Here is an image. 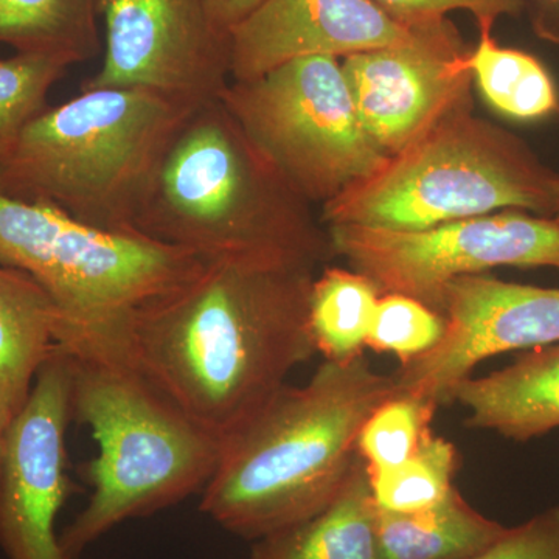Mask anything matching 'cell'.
Here are the masks:
<instances>
[{"mask_svg":"<svg viewBox=\"0 0 559 559\" xmlns=\"http://www.w3.org/2000/svg\"><path fill=\"white\" fill-rule=\"evenodd\" d=\"M444 330L447 319L421 301L401 294H382L366 347L392 353L403 366L436 347Z\"/></svg>","mask_w":559,"mask_h":559,"instance_id":"cell-25","label":"cell"},{"mask_svg":"<svg viewBox=\"0 0 559 559\" xmlns=\"http://www.w3.org/2000/svg\"><path fill=\"white\" fill-rule=\"evenodd\" d=\"M381 293L356 271L326 267L316 275L308 325L316 352L334 362L364 355Z\"/></svg>","mask_w":559,"mask_h":559,"instance_id":"cell-21","label":"cell"},{"mask_svg":"<svg viewBox=\"0 0 559 559\" xmlns=\"http://www.w3.org/2000/svg\"><path fill=\"white\" fill-rule=\"evenodd\" d=\"M193 109L145 91L81 90L25 128L0 160V193L134 234L157 162Z\"/></svg>","mask_w":559,"mask_h":559,"instance_id":"cell-5","label":"cell"},{"mask_svg":"<svg viewBox=\"0 0 559 559\" xmlns=\"http://www.w3.org/2000/svg\"><path fill=\"white\" fill-rule=\"evenodd\" d=\"M454 31L448 20L411 24L373 0H263L229 33L230 76L252 81L299 58L340 60Z\"/></svg>","mask_w":559,"mask_h":559,"instance_id":"cell-13","label":"cell"},{"mask_svg":"<svg viewBox=\"0 0 559 559\" xmlns=\"http://www.w3.org/2000/svg\"><path fill=\"white\" fill-rule=\"evenodd\" d=\"M395 395L392 374L366 356L323 360L304 385H283L221 441L200 510L242 539L259 540L319 513L358 462L366 419Z\"/></svg>","mask_w":559,"mask_h":559,"instance_id":"cell-2","label":"cell"},{"mask_svg":"<svg viewBox=\"0 0 559 559\" xmlns=\"http://www.w3.org/2000/svg\"><path fill=\"white\" fill-rule=\"evenodd\" d=\"M400 20L411 24H433L448 20L451 11L473 14L477 27L491 28L503 16L518 17L527 9L525 0H373Z\"/></svg>","mask_w":559,"mask_h":559,"instance_id":"cell-26","label":"cell"},{"mask_svg":"<svg viewBox=\"0 0 559 559\" xmlns=\"http://www.w3.org/2000/svg\"><path fill=\"white\" fill-rule=\"evenodd\" d=\"M221 102L310 204L325 205L389 159L360 124L337 58H299L230 81Z\"/></svg>","mask_w":559,"mask_h":559,"instance_id":"cell-8","label":"cell"},{"mask_svg":"<svg viewBox=\"0 0 559 559\" xmlns=\"http://www.w3.org/2000/svg\"><path fill=\"white\" fill-rule=\"evenodd\" d=\"M460 455L457 448L430 430L417 452L395 468L369 473L378 510L409 514L430 509L454 488Z\"/></svg>","mask_w":559,"mask_h":559,"instance_id":"cell-22","label":"cell"},{"mask_svg":"<svg viewBox=\"0 0 559 559\" xmlns=\"http://www.w3.org/2000/svg\"><path fill=\"white\" fill-rule=\"evenodd\" d=\"M471 559H559V506L507 528L496 543Z\"/></svg>","mask_w":559,"mask_h":559,"instance_id":"cell-27","label":"cell"},{"mask_svg":"<svg viewBox=\"0 0 559 559\" xmlns=\"http://www.w3.org/2000/svg\"><path fill=\"white\" fill-rule=\"evenodd\" d=\"M62 325L60 308L35 278L0 264V401L11 419L27 403Z\"/></svg>","mask_w":559,"mask_h":559,"instance_id":"cell-16","label":"cell"},{"mask_svg":"<svg viewBox=\"0 0 559 559\" xmlns=\"http://www.w3.org/2000/svg\"><path fill=\"white\" fill-rule=\"evenodd\" d=\"M72 419V366L57 345L3 440L0 549L9 559H70L57 520L72 489L66 473Z\"/></svg>","mask_w":559,"mask_h":559,"instance_id":"cell-12","label":"cell"},{"mask_svg":"<svg viewBox=\"0 0 559 559\" xmlns=\"http://www.w3.org/2000/svg\"><path fill=\"white\" fill-rule=\"evenodd\" d=\"M70 66L46 55L16 53L0 60V160L49 105L50 91Z\"/></svg>","mask_w":559,"mask_h":559,"instance_id":"cell-23","label":"cell"},{"mask_svg":"<svg viewBox=\"0 0 559 559\" xmlns=\"http://www.w3.org/2000/svg\"><path fill=\"white\" fill-rule=\"evenodd\" d=\"M105 55L81 90H132L200 108L229 86L230 36L202 0H103Z\"/></svg>","mask_w":559,"mask_h":559,"instance_id":"cell-10","label":"cell"},{"mask_svg":"<svg viewBox=\"0 0 559 559\" xmlns=\"http://www.w3.org/2000/svg\"><path fill=\"white\" fill-rule=\"evenodd\" d=\"M201 263L187 250L95 229L50 205L0 193V264L25 272L49 293L64 319L58 344H117L135 308Z\"/></svg>","mask_w":559,"mask_h":559,"instance_id":"cell-7","label":"cell"},{"mask_svg":"<svg viewBox=\"0 0 559 559\" xmlns=\"http://www.w3.org/2000/svg\"><path fill=\"white\" fill-rule=\"evenodd\" d=\"M555 219H557V221H558V223H559V213H558V215H557V216H555Z\"/></svg>","mask_w":559,"mask_h":559,"instance_id":"cell-31","label":"cell"},{"mask_svg":"<svg viewBox=\"0 0 559 559\" xmlns=\"http://www.w3.org/2000/svg\"><path fill=\"white\" fill-rule=\"evenodd\" d=\"M205 10L224 33H230L235 25L248 17L263 0H202Z\"/></svg>","mask_w":559,"mask_h":559,"instance_id":"cell-28","label":"cell"},{"mask_svg":"<svg viewBox=\"0 0 559 559\" xmlns=\"http://www.w3.org/2000/svg\"><path fill=\"white\" fill-rule=\"evenodd\" d=\"M535 2L559 3V0H535Z\"/></svg>","mask_w":559,"mask_h":559,"instance_id":"cell-30","label":"cell"},{"mask_svg":"<svg viewBox=\"0 0 559 559\" xmlns=\"http://www.w3.org/2000/svg\"><path fill=\"white\" fill-rule=\"evenodd\" d=\"M249 559H381L378 507L366 463L358 459L325 509L255 540Z\"/></svg>","mask_w":559,"mask_h":559,"instance_id":"cell-17","label":"cell"},{"mask_svg":"<svg viewBox=\"0 0 559 559\" xmlns=\"http://www.w3.org/2000/svg\"><path fill=\"white\" fill-rule=\"evenodd\" d=\"M507 532L466 502L457 488L430 509L399 514L378 510L381 559H471Z\"/></svg>","mask_w":559,"mask_h":559,"instance_id":"cell-18","label":"cell"},{"mask_svg":"<svg viewBox=\"0 0 559 559\" xmlns=\"http://www.w3.org/2000/svg\"><path fill=\"white\" fill-rule=\"evenodd\" d=\"M468 53L455 28L441 38L341 61L360 124L382 153L395 156L473 103Z\"/></svg>","mask_w":559,"mask_h":559,"instance_id":"cell-14","label":"cell"},{"mask_svg":"<svg viewBox=\"0 0 559 559\" xmlns=\"http://www.w3.org/2000/svg\"><path fill=\"white\" fill-rule=\"evenodd\" d=\"M134 234L202 260L331 253L305 201L219 100L191 110L165 146Z\"/></svg>","mask_w":559,"mask_h":559,"instance_id":"cell-3","label":"cell"},{"mask_svg":"<svg viewBox=\"0 0 559 559\" xmlns=\"http://www.w3.org/2000/svg\"><path fill=\"white\" fill-rule=\"evenodd\" d=\"M103 0H0V44L69 66L97 57Z\"/></svg>","mask_w":559,"mask_h":559,"instance_id":"cell-19","label":"cell"},{"mask_svg":"<svg viewBox=\"0 0 559 559\" xmlns=\"http://www.w3.org/2000/svg\"><path fill=\"white\" fill-rule=\"evenodd\" d=\"M443 318L439 344L392 373L395 395L447 406L484 360L559 344V288L465 275L444 289Z\"/></svg>","mask_w":559,"mask_h":559,"instance_id":"cell-11","label":"cell"},{"mask_svg":"<svg viewBox=\"0 0 559 559\" xmlns=\"http://www.w3.org/2000/svg\"><path fill=\"white\" fill-rule=\"evenodd\" d=\"M465 425L528 441L559 428V344L522 352L506 369L468 378L455 389Z\"/></svg>","mask_w":559,"mask_h":559,"instance_id":"cell-15","label":"cell"},{"mask_svg":"<svg viewBox=\"0 0 559 559\" xmlns=\"http://www.w3.org/2000/svg\"><path fill=\"white\" fill-rule=\"evenodd\" d=\"M439 407L409 395H393L364 423L358 457L369 473L395 468L417 452Z\"/></svg>","mask_w":559,"mask_h":559,"instance_id":"cell-24","label":"cell"},{"mask_svg":"<svg viewBox=\"0 0 559 559\" xmlns=\"http://www.w3.org/2000/svg\"><path fill=\"white\" fill-rule=\"evenodd\" d=\"M479 43L466 57V69L492 109L518 121L559 114V94L546 66L520 49L500 46L491 28H480Z\"/></svg>","mask_w":559,"mask_h":559,"instance_id":"cell-20","label":"cell"},{"mask_svg":"<svg viewBox=\"0 0 559 559\" xmlns=\"http://www.w3.org/2000/svg\"><path fill=\"white\" fill-rule=\"evenodd\" d=\"M11 417L0 401V459H2L3 440H5L7 429H9Z\"/></svg>","mask_w":559,"mask_h":559,"instance_id":"cell-29","label":"cell"},{"mask_svg":"<svg viewBox=\"0 0 559 559\" xmlns=\"http://www.w3.org/2000/svg\"><path fill=\"white\" fill-rule=\"evenodd\" d=\"M72 366V418L90 426L98 452L86 466L92 492L60 535L76 559L121 522L151 516L202 492L221 440L176 406L117 345H60Z\"/></svg>","mask_w":559,"mask_h":559,"instance_id":"cell-4","label":"cell"},{"mask_svg":"<svg viewBox=\"0 0 559 559\" xmlns=\"http://www.w3.org/2000/svg\"><path fill=\"white\" fill-rule=\"evenodd\" d=\"M316 261L234 255L135 308L127 358L221 441L252 418L316 355L308 311Z\"/></svg>","mask_w":559,"mask_h":559,"instance_id":"cell-1","label":"cell"},{"mask_svg":"<svg viewBox=\"0 0 559 559\" xmlns=\"http://www.w3.org/2000/svg\"><path fill=\"white\" fill-rule=\"evenodd\" d=\"M322 210L326 226L406 231L506 210L555 218L559 173L516 134L474 116L469 103Z\"/></svg>","mask_w":559,"mask_h":559,"instance_id":"cell-6","label":"cell"},{"mask_svg":"<svg viewBox=\"0 0 559 559\" xmlns=\"http://www.w3.org/2000/svg\"><path fill=\"white\" fill-rule=\"evenodd\" d=\"M331 253L348 260L382 294H401L443 316L452 280L500 266L559 271V223L506 210L423 230L329 226Z\"/></svg>","mask_w":559,"mask_h":559,"instance_id":"cell-9","label":"cell"}]
</instances>
